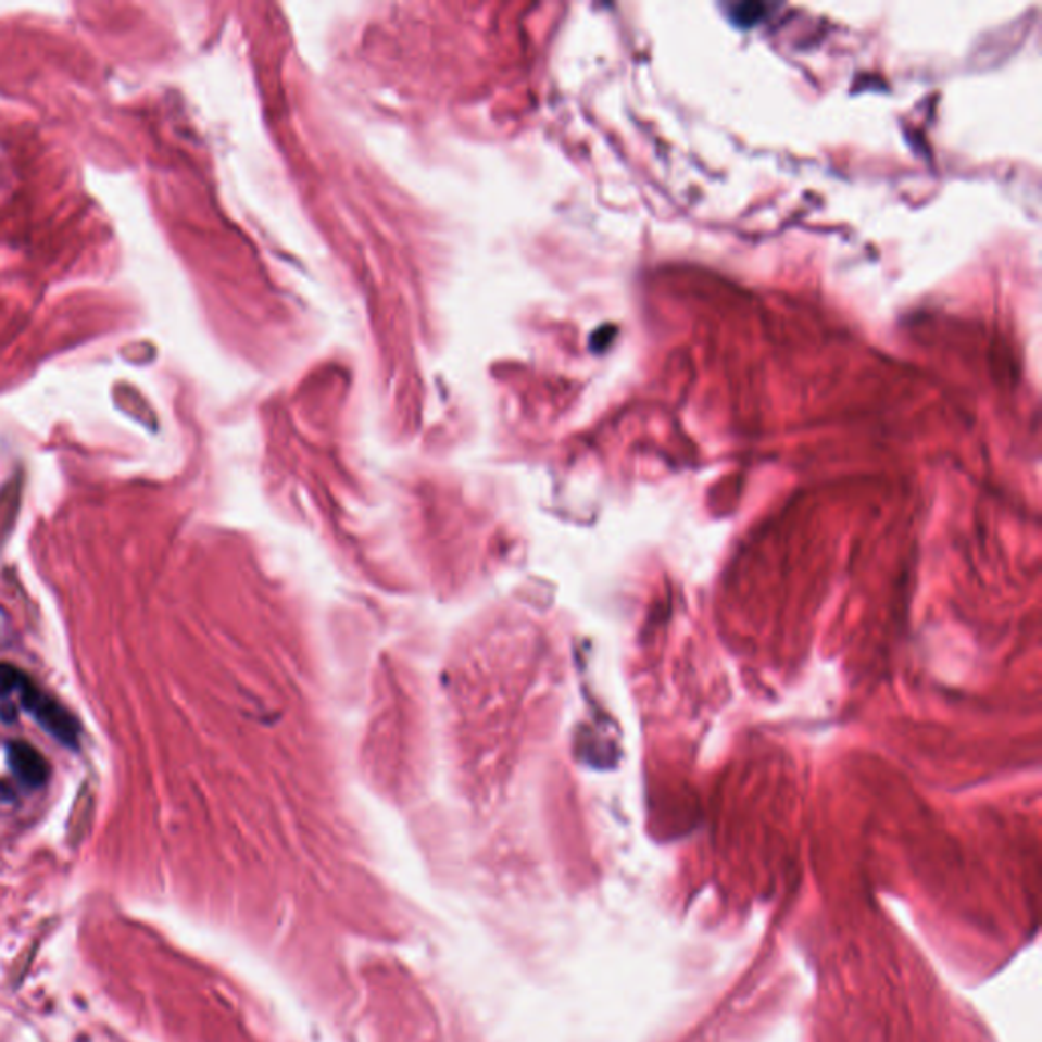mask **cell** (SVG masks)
<instances>
[{
	"label": "cell",
	"mask_w": 1042,
	"mask_h": 1042,
	"mask_svg": "<svg viewBox=\"0 0 1042 1042\" xmlns=\"http://www.w3.org/2000/svg\"><path fill=\"white\" fill-rule=\"evenodd\" d=\"M16 694L21 699L23 708L39 723V727L48 731L51 738L58 739L60 743H64L72 750L78 748L80 725L58 699H53L46 690L39 689L29 676L23 680Z\"/></svg>",
	"instance_id": "1"
},
{
	"label": "cell",
	"mask_w": 1042,
	"mask_h": 1042,
	"mask_svg": "<svg viewBox=\"0 0 1042 1042\" xmlns=\"http://www.w3.org/2000/svg\"><path fill=\"white\" fill-rule=\"evenodd\" d=\"M9 766L16 780L27 788H41L48 784L49 766L46 757L25 741H13L7 748Z\"/></svg>",
	"instance_id": "2"
},
{
	"label": "cell",
	"mask_w": 1042,
	"mask_h": 1042,
	"mask_svg": "<svg viewBox=\"0 0 1042 1042\" xmlns=\"http://www.w3.org/2000/svg\"><path fill=\"white\" fill-rule=\"evenodd\" d=\"M768 15V4L762 2H741L731 9V18L743 27H752L757 21Z\"/></svg>",
	"instance_id": "3"
},
{
	"label": "cell",
	"mask_w": 1042,
	"mask_h": 1042,
	"mask_svg": "<svg viewBox=\"0 0 1042 1042\" xmlns=\"http://www.w3.org/2000/svg\"><path fill=\"white\" fill-rule=\"evenodd\" d=\"M27 674L21 673L13 664H0V696L18 692Z\"/></svg>",
	"instance_id": "4"
}]
</instances>
